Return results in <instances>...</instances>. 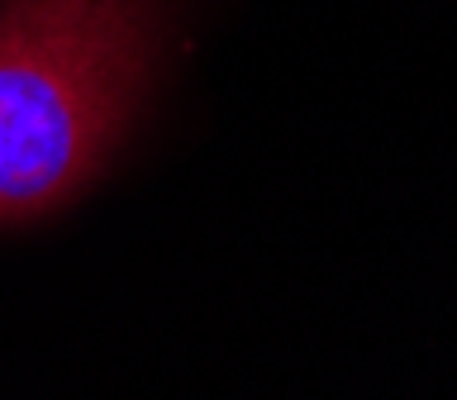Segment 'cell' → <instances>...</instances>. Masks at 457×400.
Instances as JSON below:
<instances>
[{
	"instance_id": "1",
	"label": "cell",
	"mask_w": 457,
	"mask_h": 400,
	"mask_svg": "<svg viewBox=\"0 0 457 400\" xmlns=\"http://www.w3.org/2000/svg\"><path fill=\"white\" fill-rule=\"evenodd\" d=\"M167 0H0V229L67 210L134 129Z\"/></svg>"
}]
</instances>
